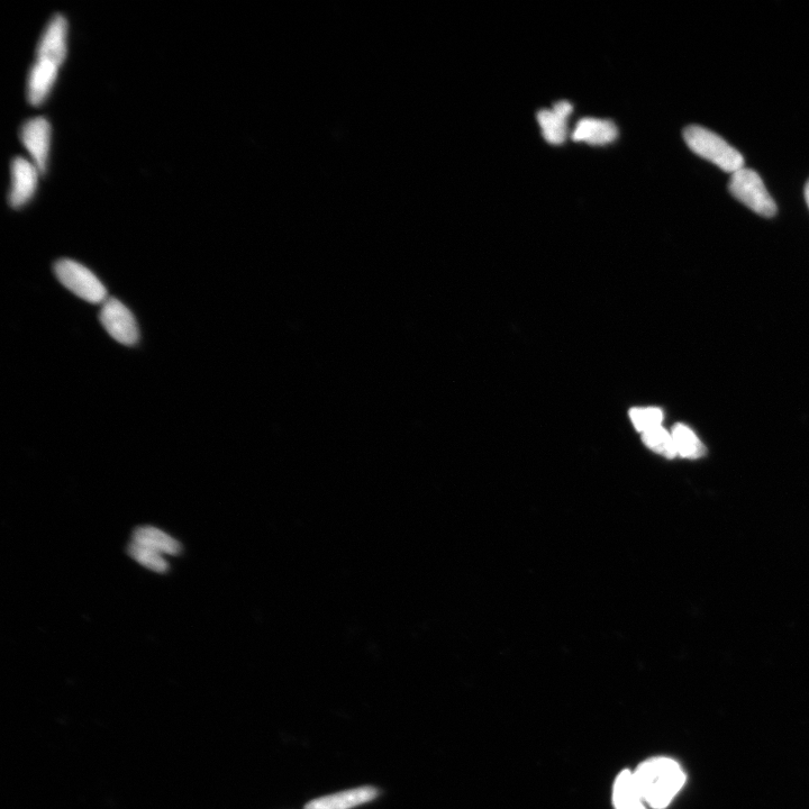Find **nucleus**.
Returning a JSON list of instances; mask_svg holds the SVG:
<instances>
[{"instance_id": "423d86ee", "label": "nucleus", "mask_w": 809, "mask_h": 809, "mask_svg": "<svg viewBox=\"0 0 809 809\" xmlns=\"http://www.w3.org/2000/svg\"><path fill=\"white\" fill-rule=\"evenodd\" d=\"M68 53V22L56 15L49 22L36 49V62L60 69Z\"/></svg>"}, {"instance_id": "6ab92c4d", "label": "nucleus", "mask_w": 809, "mask_h": 809, "mask_svg": "<svg viewBox=\"0 0 809 809\" xmlns=\"http://www.w3.org/2000/svg\"><path fill=\"white\" fill-rule=\"evenodd\" d=\"M805 199L809 208V180L807 181V184L805 186Z\"/></svg>"}, {"instance_id": "f257e3e1", "label": "nucleus", "mask_w": 809, "mask_h": 809, "mask_svg": "<svg viewBox=\"0 0 809 809\" xmlns=\"http://www.w3.org/2000/svg\"><path fill=\"white\" fill-rule=\"evenodd\" d=\"M633 774L644 803L656 809L668 807L686 781L683 769L668 758L645 761Z\"/></svg>"}, {"instance_id": "0eeeda50", "label": "nucleus", "mask_w": 809, "mask_h": 809, "mask_svg": "<svg viewBox=\"0 0 809 809\" xmlns=\"http://www.w3.org/2000/svg\"><path fill=\"white\" fill-rule=\"evenodd\" d=\"M51 135V124L44 117L32 118L25 122L21 129V141L41 174H44L48 167Z\"/></svg>"}, {"instance_id": "4468645a", "label": "nucleus", "mask_w": 809, "mask_h": 809, "mask_svg": "<svg viewBox=\"0 0 809 809\" xmlns=\"http://www.w3.org/2000/svg\"><path fill=\"white\" fill-rule=\"evenodd\" d=\"M613 802L616 809H645L632 771L625 770L618 775L614 784Z\"/></svg>"}, {"instance_id": "9d476101", "label": "nucleus", "mask_w": 809, "mask_h": 809, "mask_svg": "<svg viewBox=\"0 0 809 809\" xmlns=\"http://www.w3.org/2000/svg\"><path fill=\"white\" fill-rule=\"evenodd\" d=\"M377 796L378 790L376 788L360 787L314 799L305 806V809H351L374 801Z\"/></svg>"}, {"instance_id": "dca6fc26", "label": "nucleus", "mask_w": 809, "mask_h": 809, "mask_svg": "<svg viewBox=\"0 0 809 809\" xmlns=\"http://www.w3.org/2000/svg\"><path fill=\"white\" fill-rule=\"evenodd\" d=\"M127 552H129L130 557L136 562H139L140 565L154 572H158V574H165V572L169 570V563L163 558V554L148 547H144L142 544L132 541Z\"/></svg>"}, {"instance_id": "f8f14e48", "label": "nucleus", "mask_w": 809, "mask_h": 809, "mask_svg": "<svg viewBox=\"0 0 809 809\" xmlns=\"http://www.w3.org/2000/svg\"><path fill=\"white\" fill-rule=\"evenodd\" d=\"M59 70L40 62H34L29 78H27V99L31 105L40 106L45 102L56 84Z\"/></svg>"}, {"instance_id": "20e7f679", "label": "nucleus", "mask_w": 809, "mask_h": 809, "mask_svg": "<svg viewBox=\"0 0 809 809\" xmlns=\"http://www.w3.org/2000/svg\"><path fill=\"white\" fill-rule=\"evenodd\" d=\"M730 193L751 211L772 217L777 213L774 198L768 193L757 171L742 168L734 172L729 184Z\"/></svg>"}, {"instance_id": "f03ea898", "label": "nucleus", "mask_w": 809, "mask_h": 809, "mask_svg": "<svg viewBox=\"0 0 809 809\" xmlns=\"http://www.w3.org/2000/svg\"><path fill=\"white\" fill-rule=\"evenodd\" d=\"M684 139L690 150L697 156L714 163L725 172L739 171L744 168L742 154L727 143L720 135L705 129L703 126L690 125L684 131Z\"/></svg>"}, {"instance_id": "2eb2a0df", "label": "nucleus", "mask_w": 809, "mask_h": 809, "mask_svg": "<svg viewBox=\"0 0 809 809\" xmlns=\"http://www.w3.org/2000/svg\"><path fill=\"white\" fill-rule=\"evenodd\" d=\"M678 456L686 459H699L705 456L706 448L698 436L684 424H676L672 429Z\"/></svg>"}, {"instance_id": "a211bd4d", "label": "nucleus", "mask_w": 809, "mask_h": 809, "mask_svg": "<svg viewBox=\"0 0 809 809\" xmlns=\"http://www.w3.org/2000/svg\"><path fill=\"white\" fill-rule=\"evenodd\" d=\"M630 416L635 429L643 433L662 426L663 412L660 408H634L630 412Z\"/></svg>"}, {"instance_id": "6e6552de", "label": "nucleus", "mask_w": 809, "mask_h": 809, "mask_svg": "<svg viewBox=\"0 0 809 809\" xmlns=\"http://www.w3.org/2000/svg\"><path fill=\"white\" fill-rule=\"evenodd\" d=\"M12 184L9 192V204L13 208H22L31 202L41 175L32 161L17 157L12 162Z\"/></svg>"}, {"instance_id": "f3484780", "label": "nucleus", "mask_w": 809, "mask_h": 809, "mask_svg": "<svg viewBox=\"0 0 809 809\" xmlns=\"http://www.w3.org/2000/svg\"><path fill=\"white\" fill-rule=\"evenodd\" d=\"M642 439L648 448L661 454L662 457L674 459L678 456L672 434L662 426L643 433Z\"/></svg>"}, {"instance_id": "9b49d317", "label": "nucleus", "mask_w": 809, "mask_h": 809, "mask_svg": "<svg viewBox=\"0 0 809 809\" xmlns=\"http://www.w3.org/2000/svg\"><path fill=\"white\" fill-rule=\"evenodd\" d=\"M616 125L609 120L586 117L580 120L571 134L572 140L590 145H606L617 139Z\"/></svg>"}, {"instance_id": "1a4fd4ad", "label": "nucleus", "mask_w": 809, "mask_h": 809, "mask_svg": "<svg viewBox=\"0 0 809 809\" xmlns=\"http://www.w3.org/2000/svg\"><path fill=\"white\" fill-rule=\"evenodd\" d=\"M574 111V107L567 102L561 101L554 104L552 109H542L538 113L542 135L545 141L553 145L565 143L568 136V117Z\"/></svg>"}, {"instance_id": "7ed1b4c3", "label": "nucleus", "mask_w": 809, "mask_h": 809, "mask_svg": "<svg viewBox=\"0 0 809 809\" xmlns=\"http://www.w3.org/2000/svg\"><path fill=\"white\" fill-rule=\"evenodd\" d=\"M60 283L71 293L92 304H104L107 290L102 281L81 263L71 259H61L54 265Z\"/></svg>"}, {"instance_id": "ddd939ff", "label": "nucleus", "mask_w": 809, "mask_h": 809, "mask_svg": "<svg viewBox=\"0 0 809 809\" xmlns=\"http://www.w3.org/2000/svg\"><path fill=\"white\" fill-rule=\"evenodd\" d=\"M132 541L169 556H179L181 553V544L176 539L153 526L135 529Z\"/></svg>"}, {"instance_id": "39448f33", "label": "nucleus", "mask_w": 809, "mask_h": 809, "mask_svg": "<svg viewBox=\"0 0 809 809\" xmlns=\"http://www.w3.org/2000/svg\"><path fill=\"white\" fill-rule=\"evenodd\" d=\"M99 320L112 338L126 347H133L140 340V331L135 317L122 302L107 298L103 304Z\"/></svg>"}]
</instances>
